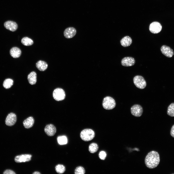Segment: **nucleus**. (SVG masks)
<instances>
[{"mask_svg":"<svg viewBox=\"0 0 174 174\" xmlns=\"http://www.w3.org/2000/svg\"><path fill=\"white\" fill-rule=\"evenodd\" d=\"M145 163L148 168H154L158 165L160 162V157L158 153L152 151L148 153L145 159Z\"/></svg>","mask_w":174,"mask_h":174,"instance_id":"obj_1","label":"nucleus"},{"mask_svg":"<svg viewBox=\"0 0 174 174\" xmlns=\"http://www.w3.org/2000/svg\"><path fill=\"white\" fill-rule=\"evenodd\" d=\"M95 134L94 131L90 129H84L82 130L80 134L81 138L85 141H90L94 137Z\"/></svg>","mask_w":174,"mask_h":174,"instance_id":"obj_2","label":"nucleus"},{"mask_svg":"<svg viewBox=\"0 0 174 174\" xmlns=\"http://www.w3.org/2000/svg\"><path fill=\"white\" fill-rule=\"evenodd\" d=\"M102 106L103 108L106 109H111L115 107L116 102L112 97L107 96L104 98L103 100Z\"/></svg>","mask_w":174,"mask_h":174,"instance_id":"obj_3","label":"nucleus"},{"mask_svg":"<svg viewBox=\"0 0 174 174\" xmlns=\"http://www.w3.org/2000/svg\"><path fill=\"white\" fill-rule=\"evenodd\" d=\"M133 81L136 87L139 89H143L146 86V82L144 78L141 76H135L133 78Z\"/></svg>","mask_w":174,"mask_h":174,"instance_id":"obj_4","label":"nucleus"},{"mask_svg":"<svg viewBox=\"0 0 174 174\" xmlns=\"http://www.w3.org/2000/svg\"><path fill=\"white\" fill-rule=\"evenodd\" d=\"M53 96L54 99L57 101H62L64 99L65 94L64 90L60 88L55 89L53 91Z\"/></svg>","mask_w":174,"mask_h":174,"instance_id":"obj_5","label":"nucleus"},{"mask_svg":"<svg viewBox=\"0 0 174 174\" xmlns=\"http://www.w3.org/2000/svg\"><path fill=\"white\" fill-rule=\"evenodd\" d=\"M130 111L132 115L137 117L141 116L143 111L142 106L138 104H135L131 108Z\"/></svg>","mask_w":174,"mask_h":174,"instance_id":"obj_6","label":"nucleus"},{"mask_svg":"<svg viewBox=\"0 0 174 174\" xmlns=\"http://www.w3.org/2000/svg\"><path fill=\"white\" fill-rule=\"evenodd\" d=\"M162 26L160 24L157 22H154L150 24L149 29L151 32L153 34H157L160 32Z\"/></svg>","mask_w":174,"mask_h":174,"instance_id":"obj_7","label":"nucleus"},{"mask_svg":"<svg viewBox=\"0 0 174 174\" xmlns=\"http://www.w3.org/2000/svg\"><path fill=\"white\" fill-rule=\"evenodd\" d=\"M17 117L16 115L13 113L9 114L7 116L5 120L6 124L7 126H11L16 123Z\"/></svg>","mask_w":174,"mask_h":174,"instance_id":"obj_8","label":"nucleus"},{"mask_svg":"<svg viewBox=\"0 0 174 174\" xmlns=\"http://www.w3.org/2000/svg\"><path fill=\"white\" fill-rule=\"evenodd\" d=\"M76 30L73 27H69L66 29L64 32V36L68 39L73 37L76 35Z\"/></svg>","mask_w":174,"mask_h":174,"instance_id":"obj_9","label":"nucleus"},{"mask_svg":"<svg viewBox=\"0 0 174 174\" xmlns=\"http://www.w3.org/2000/svg\"><path fill=\"white\" fill-rule=\"evenodd\" d=\"M31 157L32 156L30 154H22L16 156L14 160L17 163L28 162L31 160Z\"/></svg>","mask_w":174,"mask_h":174,"instance_id":"obj_10","label":"nucleus"},{"mask_svg":"<svg viewBox=\"0 0 174 174\" xmlns=\"http://www.w3.org/2000/svg\"><path fill=\"white\" fill-rule=\"evenodd\" d=\"M160 50L162 53L167 57H171L174 55L173 50L167 46H162Z\"/></svg>","mask_w":174,"mask_h":174,"instance_id":"obj_11","label":"nucleus"},{"mask_svg":"<svg viewBox=\"0 0 174 174\" xmlns=\"http://www.w3.org/2000/svg\"><path fill=\"white\" fill-rule=\"evenodd\" d=\"M44 130L45 132L48 136H52L55 134L56 129L54 125L52 124H49L46 126Z\"/></svg>","mask_w":174,"mask_h":174,"instance_id":"obj_12","label":"nucleus"},{"mask_svg":"<svg viewBox=\"0 0 174 174\" xmlns=\"http://www.w3.org/2000/svg\"><path fill=\"white\" fill-rule=\"evenodd\" d=\"M135 60L134 58L131 57H126L123 58L121 61L122 65L125 66H130L133 65Z\"/></svg>","mask_w":174,"mask_h":174,"instance_id":"obj_13","label":"nucleus"},{"mask_svg":"<svg viewBox=\"0 0 174 174\" xmlns=\"http://www.w3.org/2000/svg\"><path fill=\"white\" fill-rule=\"evenodd\" d=\"M4 25L7 29L13 32L15 31L18 28L17 23L12 21H8L5 22Z\"/></svg>","mask_w":174,"mask_h":174,"instance_id":"obj_14","label":"nucleus"},{"mask_svg":"<svg viewBox=\"0 0 174 174\" xmlns=\"http://www.w3.org/2000/svg\"><path fill=\"white\" fill-rule=\"evenodd\" d=\"M10 54L13 58H17L20 56L21 54V51L19 48L17 47H14L10 49Z\"/></svg>","mask_w":174,"mask_h":174,"instance_id":"obj_15","label":"nucleus"},{"mask_svg":"<svg viewBox=\"0 0 174 174\" xmlns=\"http://www.w3.org/2000/svg\"><path fill=\"white\" fill-rule=\"evenodd\" d=\"M34 122L33 118L31 116L25 119L23 122V124L25 128L29 129L31 127Z\"/></svg>","mask_w":174,"mask_h":174,"instance_id":"obj_16","label":"nucleus"},{"mask_svg":"<svg viewBox=\"0 0 174 174\" xmlns=\"http://www.w3.org/2000/svg\"><path fill=\"white\" fill-rule=\"evenodd\" d=\"M120 42L123 46L127 47L131 44L132 43V40L130 36H127L123 37L120 40Z\"/></svg>","mask_w":174,"mask_h":174,"instance_id":"obj_17","label":"nucleus"},{"mask_svg":"<svg viewBox=\"0 0 174 174\" xmlns=\"http://www.w3.org/2000/svg\"><path fill=\"white\" fill-rule=\"evenodd\" d=\"M36 74L34 72H31L28 76V79L29 83L31 85L35 84L37 80Z\"/></svg>","mask_w":174,"mask_h":174,"instance_id":"obj_18","label":"nucleus"},{"mask_svg":"<svg viewBox=\"0 0 174 174\" xmlns=\"http://www.w3.org/2000/svg\"><path fill=\"white\" fill-rule=\"evenodd\" d=\"M36 66L39 70L44 71L47 68L48 65L45 62L40 60L36 63Z\"/></svg>","mask_w":174,"mask_h":174,"instance_id":"obj_19","label":"nucleus"},{"mask_svg":"<svg viewBox=\"0 0 174 174\" xmlns=\"http://www.w3.org/2000/svg\"><path fill=\"white\" fill-rule=\"evenodd\" d=\"M21 42L23 44L26 46H30L33 44V40L27 37L23 38L21 40Z\"/></svg>","mask_w":174,"mask_h":174,"instance_id":"obj_20","label":"nucleus"},{"mask_svg":"<svg viewBox=\"0 0 174 174\" xmlns=\"http://www.w3.org/2000/svg\"><path fill=\"white\" fill-rule=\"evenodd\" d=\"M13 84V81L12 79H7L4 81L3 86L5 88L8 89L12 86Z\"/></svg>","mask_w":174,"mask_h":174,"instance_id":"obj_21","label":"nucleus"},{"mask_svg":"<svg viewBox=\"0 0 174 174\" xmlns=\"http://www.w3.org/2000/svg\"><path fill=\"white\" fill-rule=\"evenodd\" d=\"M99 148L98 145L95 143H92L89 146L88 150L89 152L91 153H94L96 152Z\"/></svg>","mask_w":174,"mask_h":174,"instance_id":"obj_22","label":"nucleus"},{"mask_svg":"<svg viewBox=\"0 0 174 174\" xmlns=\"http://www.w3.org/2000/svg\"><path fill=\"white\" fill-rule=\"evenodd\" d=\"M167 113L170 116L174 117V103H171L168 106Z\"/></svg>","mask_w":174,"mask_h":174,"instance_id":"obj_23","label":"nucleus"},{"mask_svg":"<svg viewBox=\"0 0 174 174\" xmlns=\"http://www.w3.org/2000/svg\"><path fill=\"white\" fill-rule=\"evenodd\" d=\"M55 169L56 172L59 174L63 173L65 171V167L61 164H58L55 167Z\"/></svg>","mask_w":174,"mask_h":174,"instance_id":"obj_24","label":"nucleus"},{"mask_svg":"<svg viewBox=\"0 0 174 174\" xmlns=\"http://www.w3.org/2000/svg\"><path fill=\"white\" fill-rule=\"evenodd\" d=\"M58 142L60 145L66 144L67 143V139L66 137L65 136L58 137L57 138Z\"/></svg>","mask_w":174,"mask_h":174,"instance_id":"obj_25","label":"nucleus"},{"mask_svg":"<svg viewBox=\"0 0 174 174\" xmlns=\"http://www.w3.org/2000/svg\"><path fill=\"white\" fill-rule=\"evenodd\" d=\"M85 171L84 168L80 166L77 167L75 169L74 173L75 174H84Z\"/></svg>","mask_w":174,"mask_h":174,"instance_id":"obj_26","label":"nucleus"},{"mask_svg":"<svg viewBox=\"0 0 174 174\" xmlns=\"http://www.w3.org/2000/svg\"><path fill=\"white\" fill-rule=\"evenodd\" d=\"M99 158L101 160H104L106 156V154L104 151H102L100 152L99 154Z\"/></svg>","mask_w":174,"mask_h":174,"instance_id":"obj_27","label":"nucleus"},{"mask_svg":"<svg viewBox=\"0 0 174 174\" xmlns=\"http://www.w3.org/2000/svg\"><path fill=\"white\" fill-rule=\"evenodd\" d=\"M4 174H15V173L13 171L10 170H7L4 172Z\"/></svg>","mask_w":174,"mask_h":174,"instance_id":"obj_28","label":"nucleus"},{"mask_svg":"<svg viewBox=\"0 0 174 174\" xmlns=\"http://www.w3.org/2000/svg\"><path fill=\"white\" fill-rule=\"evenodd\" d=\"M170 134L172 137L174 138V124L171 128L170 131Z\"/></svg>","mask_w":174,"mask_h":174,"instance_id":"obj_29","label":"nucleus"},{"mask_svg":"<svg viewBox=\"0 0 174 174\" xmlns=\"http://www.w3.org/2000/svg\"><path fill=\"white\" fill-rule=\"evenodd\" d=\"M33 174H40L41 173L37 171H36L34 172L33 173Z\"/></svg>","mask_w":174,"mask_h":174,"instance_id":"obj_30","label":"nucleus"}]
</instances>
